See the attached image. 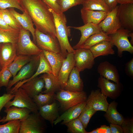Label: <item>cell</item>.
Listing matches in <instances>:
<instances>
[{"label":"cell","mask_w":133,"mask_h":133,"mask_svg":"<svg viewBox=\"0 0 133 133\" xmlns=\"http://www.w3.org/2000/svg\"><path fill=\"white\" fill-rule=\"evenodd\" d=\"M40 54L33 56L30 61L19 71L13 79L10 80L7 90L8 91L12 86L18 82L30 78L37 68L39 62Z\"/></svg>","instance_id":"8"},{"label":"cell","mask_w":133,"mask_h":133,"mask_svg":"<svg viewBox=\"0 0 133 133\" xmlns=\"http://www.w3.org/2000/svg\"><path fill=\"white\" fill-rule=\"evenodd\" d=\"M131 32L127 29L121 28L115 33L109 35L113 45L117 48L118 56L119 57H122L123 51L133 53V46L128 39Z\"/></svg>","instance_id":"7"},{"label":"cell","mask_w":133,"mask_h":133,"mask_svg":"<svg viewBox=\"0 0 133 133\" xmlns=\"http://www.w3.org/2000/svg\"><path fill=\"white\" fill-rule=\"evenodd\" d=\"M86 104L85 101L69 108L65 111V112L61 116L58 117L54 121V124L56 125L62 121L61 124L65 125L70 121L78 117Z\"/></svg>","instance_id":"18"},{"label":"cell","mask_w":133,"mask_h":133,"mask_svg":"<svg viewBox=\"0 0 133 133\" xmlns=\"http://www.w3.org/2000/svg\"><path fill=\"white\" fill-rule=\"evenodd\" d=\"M86 93L83 91L72 92L61 89L55 95V100L59 102L61 109L65 111L69 108L85 101L87 98Z\"/></svg>","instance_id":"3"},{"label":"cell","mask_w":133,"mask_h":133,"mask_svg":"<svg viewBox=\"0 0 133 133\" xmlns=\"http://www.w3.org/2000/svg\"><path fill=\"white\" fill-rule=\"evenodd\" d=\"M87 133H98V132L97 129H96L91 132H87Z\"/></svg>","instance_id":"53"},{"label":"cell","mask_w":133,"mask_h":133,"mask_svg":"<svg viewBox=\"0 0 133 133\" xmlns=\"http://www.w3.org/2000/svg\"><path fill=\"white\" fill-rule=\"evenodd\" d=\"M104 41H111V37L109 35L102 31L90 36L80 48L89 49L95 44Z\"/></svg>","instance_id":"33"},{"label":"cell","mask_w":133,"mask_h":133,"mask_svg":"<svg viewBox=\"0 0 133 133\" xmlns=\"http://www.w3.org/2000/svg\"><path fill=\"white\" fill-rule=\"evenodd\" d=\"M44 73H52L51 67L43 52L40 54V61L36 71L30 78L26 80L28 81L39 75Z\"/></svg>","instance_id":"34"},{"label":"cell","mask_w":133,"mask_h":133,"mask_svg":"<svg viewBox=\"0 0 133 133\" xmlns=\"http://www.w3.org/2000/svg\"><path fill=\"white\" fill-rule=\"evenodd\" d=\"M74 55L75 66L80 72L86 69L92 68L95 63V58L89 49L79 48L75 49Z\"/></svg>","instance_id":"10"},{"label":"cell","mask_w":133,"mask_h":133,"mask_svg":"<svg viewBox=\"0 0 133 133\" xmlns=\"http://www.w3.org/2000/svg\"><path fill=\"white\" fill-rule=\"evenodd\" d=\"M82 5V8L85 9L107 13L110 11L104 0H84Z\"/></svg>","instance_id":"32"},{"label":"cell","mask_w":133,"mask_h":133,"mask_svg":"<svg viewBox=\"0 0 133 133\" xmlns=\"http://www.w3.org/2000/svg\"><path fill=\"white\" fill-rule=\"evenodd\" d=\"M42 52L31 40L30 32L21 26L17 44V55L32 56L39 55Z\"/></svg>","instance_id":"4"},{"label":"cell","mask_w":133,"mask_h":133,"mask_svg":"<svg viewBox=\"0 0 133 133\" xmlns=\"http://www.w3.org/2000/svg\"><path fill=\"white\" fill-rule=\"evenodd\" d=\"M118 5L108 12L104 18L98 25L101 31L108 35L112 34L121 28L117 15Z\"/></svg>","instance_id":"11"},{"label":"cell","mask_w":133,"mask_h":133,"mask_svg":"<svg viewBox=\"0 0 133 133\" xmlns=\"http://www.w3.org/2000/svg\"><path fill=\"white\" fill-rule=\"evenodd\" d=\"M82 19L84 24L92 23L98 25L106 16L107 12L101 11L89 10L81 9Z\"/></svg>","instance_id":"24"},{"label":"cell","mask_w":133,"mask_h":133,"mask_svg":"<svg viewBox=\"0 0 133 133\" xmlns=\"http://www.w3.org/2000/svg\"><path fill=\"white\" fill-rule=\"evenodd\" d=\"M110 127L111 133H123L122 129L120 125L110 123Z\"/></svg>","instance_id":"46"},{"label":"cell","mask_w":133,"mask_h":133,"mask_svg":"<svg viewBox=\"0 0 133 133\" xmlns=\"http://www.w3.org/2000/svg\"><path fill=\"white\" fill-rule=\"evenodd\" d=\"M75 65L74 53H68L63 60L58 75L61 89H63L65 86L69 75Z\"/></svg>","instance_id":"14"},{"label":"cell","mask_w":133,"mask_h":133,"mask_svg":"<svg viewBox=\"0 0 133 133\" xmlns=\"http://www.w3.org/2000/svg\"><path fill=\"white\" fill-rule=\"evenodd\" d=\"M126 73L131 76H133V58L128 62L126 65Z\"/></svg>","instance_id":"47"},{"label":"cell","mask_w":133,"mask_h":133,"mask_svg":"<svg viewBox=\"0 0 133 133\" xmlns=\"http://www.w3.org/2000/svg\"><path fill=\"white\" fill-rule=\"evenodd\" d=\"M97 111L91 106L86 104L78 117L85 129L87 128L91 117Z\"/></svg>","instance_id":"39"},{"label":"cell","mask_w":133,"mask_h":133,"mask_svg":"<svg viewBox=\"0 0 133 133\" xmlns=\"http://www.w3.org/2000/svg\"><path fill=\"white\" fill-rule=\"evenodd\" d=\"M14 96L15 95L14 94L7 93H5L0 96V120L2 119L0 115L2 109L8 101L13 99Z\"/></svg>","instance_id":"45"},{"label":"cell","mask_w":133,"mask_h":133,"mask_svg":"<svg viewBox=\"0 0 133 133\" xmlns=\"http://www.w3.org/2000/svg\"><path fill=\"white\" fill-rule=\"evenodd\" d=\"M52 68V74L58 78V73L65 59L61 53L42 50Z\"/></svg>","instance_id":"26"},{"label":"cell","mask_w":133,"mask_h":133,"mask_svg":"<svg viewBox=\"0 0 133 133\" xmlns=\"http://www.w3.org/2000/svg\"><path fill=\"white\" fill-rule=\"evenodd\" d=\"M107 98L99 89L91 92L86 102V104L90 106L97 111L105 112L109 104Z\"/></svg>","instance_id":"16"},{"label":"cell","mask_w":133,"mask_h":133,"mask_svg":"<svg viewBox=\"0 0 133 133\" xmlns=\"http://www.w3.org/2000/svg\"><path fill=\"white\" fill-rule=\"evenodd\" d=\"M9 9L21 26L31 33L33 41L34 43H36L35 35V29L34 27L33 22L29 16L25 11L22 14L18 13L14 8H10Z\"/></svg>","instance_id":"22"},{"label":"cell","mask_w":133,"mask_h":133,"mask_svg":"<svg viewBox=\"0 0 133 133\" xmlns=\"http://www.w3.org/2000/svg\"><path fill=\"white\" fill-rule=\"evenodd\" d=\"M17 44L8 43L0 44V66L7 67L17 56Z\"/></svg>","instance_id":"15"},{"label":"cell","mask_w":133,"mask_h":133,"mask_svg":"<svg viewBox=\"0 0 133 133\" xmlns=\"http://www.w3.org/2000/svg\"><path fill=\"white\" fill-rule=\"evenodd\" d=\"M2 69V68L0 66V71Z\"/></svg>","instance_id":"55"},{"label":"cell","mask_w":133,"mask_h":133,"mask_svg":"<svg viewBox=\"0 0 133 133\" xmlns=\"http://www.w3.org/2000/svg\"><path fill=\"white\" fill-rule=\"evenodd\" d=\"M44 86L43 79L40 77L37 76L23 83L20 87L33 99L35 96L42 93Z\"/></svg>","instance_id":"20"},{"label":"cell","mask_w":133,"mask_h":133,"mask_svg":"<svg viewBox=\"0 0 133 133\" xmlns=\"http://www.w3.org/2000/svg\"><path fill=\"white\" fill-rule=\"evenodd\" d=\"M0 14L9 26L13 28L20 30L21 26L9 9L0 10Z\"/></svg>","instance_id":"37"},{"label":"cell","mask_w":133,"mask_h":133,"mask_svg":"<svg viewBox=\"0 0 133 133\" xmlns=\"http://www.w3.org/2000/svg\"><path fill=\"white\" fill-rule=\"evenodd\" d=\"M59 105L54 101L51 104L39 107V113L44 119L49 121L53 126L54 121L59 116Z\"/></svg>","instance_id":"23"},{"label":"cell","mask_w":133,"mask_h":133,"mask_svg":"<svg viewBox=\"0 0 133 133\" xmlns=\"http://www.w3.org/2000/svg\"><path fill=\"white\" fill-rule=\"evenodd\" d=\"M55 93L50 92L44 94L40 93L35 96L32 99L39 108L53 102L55 100Z\"/></svg>","instance_id":"35"},{"label":"cell","mask_w":133,"mask_h":133,"mask_svg":"<svg viewBox=\"0 0 133 133\" xmlns=\"http://www.w3.org/2000/svg\"><path fill=\"white\" fill-rule=\"evenodd\" d=\"M20 30L13 28L5 30L0 28V44L10 43L17 44Z\"/></svg>","instance_id":"31"},{"label":"cell","mask_w":133,"mask_h":133,"mask_svg":"<svg viewBox=\"0 0 133 133\" xmlns=\"http://www.w3.org/2000/svg\"><path fill=\"white\" fill-rule=\"evenodd\" d=\"M129 37H131V39L130 42L132 45L133 44V32H131L129 34Z\"/></svg>","instance_id":"52"},{"label":"cell","mask_w":133,"mask_h":133,"mask_svg":"<svg viewBox=\"0 0 133 133\" xmlns=\"http://www.w3.org/2000/svg\"><path fill=\"white\" fill-rule=\"evenodd\" d=\"M15 96L12 101L10 100L4 107L7 108L12 106L25 108L29 109L32 113L38 112L39 108L21 87L16 90L13 94Z\"/></svg>","instance_id":"6"},{"label":"cell","mask_w":133,"mask_h":133,"mask_svg":"<svg viewBox=\"0 0 133 133\" xmlns=\"http://www.w3.org/2000/svg\"><path fill=\"white\" fill-rule=\"evenodd\" d=\"M98 73L100 76L105 78L118 83L120 78L116 67L107 61L100 63L97 68Z\"/></svg>","instance_id":"19"},{"label":"cell","mask_w":133,"mask_h":133,"mask_svg":"<svg viewBox=\"0 0 133 133\" xmlns=\"http://www.w3.org/2000/svg\"><path fill=\"white\" fill-rule=\"evenodd\" d=\"M68 132L71 133H87L83 125L78 117L65 124Z\"/></svg>","instance_id":"38"},{"label":"cell","mask_w":133,"mask_h":133,"mask_svg":"<svg viewBox=\"0 0 133 133\" xmlns=\"http://www.w3.org/2000/svg\"><path fill=\"white\" fill-rule=\"evenodd\" d=\"M124 133H133V118H124L121 125Z\"/></svg>","instance_id":"43"},{"label":"cell","mask_w":133,"mask_h":133,"mask_svg":"<svg viewBox=\"0 0 133 133\" xmlns=\"http://www.w3.org/2000/svg\"><path fill=\"white\" fill-rule=\"evenodd\" d=\"M98 86L104 95L113 100L119 96L122 89V84L120 83H116L111 82L101 76L98 79Z\"/></svg>","instance_id":"12"},{"label":"cell","mask_w":133,"mask_h":133,"mask_svg":"<svg viewBox=\"0 0 133 133\" xmlns=\"http://www.w3.org/2000/svg\"><path fill=\"white\" fill-rule=\"evenodd\" d=\"M98 133H111L110 127L105 125H102L96 129Z\"/></svg>","instance_id":"49"},{"label":"cell","mask_w":133,"mask_h":133,"mask_svg":"<svg viewBox=\"0 0 133 133\" xmlns=\"http://www.w3.org/2000/svg\"><path fill=\"white\" fill-rule=\"evenodd\" d=\"M5 116H4L0 120V122H2L3 120L5 119Z\"/></svg>","instance_id":"54"},{"label":"cell","mask_w":133,"mask_h":133,"mask_svg":"<svg viewBox=\"0 0 133 133\" xmlns=\"http://www.w3.org/2000/svg\"><path fill=\"white\" fill-rule=\"evenodd\" d=\"M54 17L56 37L60 45L61 54L65 58L68 53H74L75 50L71 45L68 37L71 36L70 29L66 26L65 15L57 14L50 8Z\"/></svg>","instance_id":"2"},{"label":"cell","mask_w":133,"mask_h":133,"mask_svg":"<svg viewBox=\"0 0 133 133\" xmlns=\"http://www.w3.org/2000/svg\"></svg>","instance_id":"56"},{"label":"cell","mask_w":133,"mask_h":133,"mask_svg":"<svg viewBox=\"0 0 133 133\" xmlns=\"http://www.w3.org/2000/svg\"><path fill=\"white\" fill-rule=\"evenodd\" d=\"M20 126V120L8 121L6 124L0 125V133H19Z\"/></svg>","instance_id":"36"},{"label":"cell","mask_w":133,"mask_h":133,"mask_svg":"<svg viewBox=\"0 0 133 133\" xmlns=\"http://www.w3.org/2000/svg\"><path fill=\"white\" fill-rule=\"evenodd\" d=\"M113 46L111 41H104L95 44L89 49L95 58L100 56L115 54V51L113 49Z\"/></svg>","instance_id":"28"},{"label":"cell","mask_w":133,"mask_h":133,"mask_svg":"<svg viewBox=\"0 0 133 133\" xmlns=\"http://www.w3.org/2000/svg\"><path fill=\"white\" fill-rule=\"evenodd\" d=\"M31 19L36 29L56 38L54 18L50 8L42 0H18Z\"/></svg>","instance_id":"1"},{"label":"cell","mask_w":133,"mask_h":133,"mask_svg":"<svg viewBox=\"0 0 133 133\" xmlns=\"http://www.w3.org/2000/svg\"><path fill=\"white\" fill-rule=\"evenodd\" d=\"M117 15L121 27L133 31V3L118 5Z\"/></svg>","instance_id":"13"},{"label":"cell","mask_w":133,"mask_h":133,"mask_svg":"<svg viewBox=\"0 0 133 133\" xmlns=\"http://www.w3.org/2000/svg\"><path fill=\"white\" fill-rule=\"evenodd\" d=\"M117 103L115 101L109 104L104 116L110 123L121 125L124 118L117 110Z\"/></svg>","instance_id":"27"},{"label":"cell","mask_w":133,"mask_h":133,"mask_svg":"<svg viewBox=\"0 0 133 133\" xmlns=\"http://www.w3.org/2000/svg\"><path fill=\"white\" fill-rule=\"evenodd\" d=\"M84 0H57L61 12L63 13L70 8L82 4Z\"/></svg>","instance_id":"40"},{"label":"cell","mask_w":133,"mask_h":133,"mask_svg":"<svg viewBox=\"0 0 133 133\" xmlns=\"http://www.w3.org/2000/svg\"><path fill=\"white\" fill-rule=\"evenodd\" d=\"M43 119L37 113L30 114L26 117L20 120L19 133H43L45 130Z\"/></svg>","instance_id":"5"},{"label":"cell","mask_w":133,"mask_h":133,"mask_svg":"<svg viewBox=\"0 0 133 133\" xmlns=\"http://www.w3.org/2000/svg\"><path fill=\"white\" fill-rule=\"evenodd\" d=\"M0 28L4 30H7L13 28L9 26L5 22L0 14Z\"/></svg>","instance_id":"50"},{"label":"cell","mask_w":133,"mask_h":133,"mask_svg":"<svg viewBox=\"0 0 133 133\" xmlns=\"http://www.w3.org/2000/svg\"><path fill=\"white\" fill-rule=\"evenodd\" d=\"M35 39L37 46L42 50L61 54L59 44L56 38L44 33L35 29Z\"/></svg>","instance_id":"9"},{"label":"cell","mask_w":133,"mask_h":133,"mask_svg":"<svg viewBox=\"0 0 133 133\" xmlns=\"http://www.w3.org/2000/svg\"><path fill=\"white\" fill-rule=\"evenodd\" d=\"M11 8L17 9L22 12H24L18 0H0V10Z\"/></svg>","instance_id":"42"},{"label":"cell","mask_w":133,"mask_h":133,"mask_svg":"<svg viewBox=\"0 0 133 133\" xmlns=\"http://www.w3.org/2000/svg\"><path fill=\"white\" fill-rule=\"evenodd\" d=\"M118 3L120 4L133 3V0H118Z\"/></svg>","instance_id":"51"},{"label":"cell","mask_w":133,"mask_h":133,"mask_svg":"<svg viewBox=\"0 0 133 133\" xmlns=\"http://www.w3.org/2000/svg\"><path fill=\"white\" fill-rule=\"evenodd\" d=\"M80 72L75 66L73 67L63 89L74 92L83 91V83L81 78Z\"/></svg>","instance_id":"21"},{"label":"cell","mask_w":133,"mask_h":133,"mask_svg":"<svg viewBox=\"0 0 133 133\" xmlns=\"http://www.w3.org/2000/svg\"><path fill=\"white\" fill-rule=\"evenodd\" d=\"M110 11L114 9L117 5L118 0H104Z\"/></svg>","instance_id":"48"},{"label":"cell","mask_w":133,"mask_h":133,"mask_svg":"<svg viewBox=\"0 0 133 133\" xmlns=\"http://www.w3.org/2000/svg\"><path fill=\"white\" fill-rule=\"evenodd\" d=\"M44 80L45 90L42 93L55 92L61 89L58 78L52 73H44L40 77Z\"/></svg>","instance_id":"29"},{"label":"cell","mask_w":133,"mask_h":133,"mask_svg":"<svg viewBox=\"0 0 133 133\" xmlns=\"http://www.w3.org/2000/svg\"><path fill=\"white\" fill-rule=\"evenodd\" d=\"M32 56H17L13 62L7 66L11 73L13 77L16 75L22 67L30 61Z\"/></svg>","instance_id":"30"},{"label":"cell","mask_w":133,"mask_h":133,"mask_svg":"<svg viewBox=\"0 0 133 133\" xmlns=\"http://www.w3.org/2000/svg\"><path fill=\"white\" fill-rule=\"evenodd\" d=\"M4 112L6 113V116L2 122L3 123L10 120L23 119L32 112L28 108L14 106H12L5 109Z\"/></svg>","instance_id":"25"},{"label":"cell","mask_w":133,"mask_h":133,"mask_svg":"<svg viewBox=\"0 0 133 133\" xmlns=\"http://www.w3.org/2000/svg\"><path fill=\"white\" fill-rule=\"evenodd\" d=\"M68 27L79 30L81 33V36L79 41L73 47L75 50L80 48L91 35L102 31L98 25L92 23L84 24L80 26Z\"/></svg>","instance_id":"17"},{"label":"cell","mask_w":133,"mask_h":133,"mask_svg":"<svg viewBox=\"0 0 133 133\" xmlns=\"http://www.w3.org/2000/svg\"><path fill=\"white\" fill-rule=\"evenodd\" d=\"M12 77V75L7 67L2 69L0 71V90L2 87H7L10 79Z\"/></svg>","instance_id":"41"},{"label":"cell","mask_w":133,"mask_h":133,"mask_svg":"<svg viewBox=\"0 0 133 133\" xmlns=\"http://www.w3.org/2000/svg\"><path fill=\"white\" fill-rule=\"evenodd\" d=\"M46 5L55 13L62 14L60 7L58 3L57 0H42Z\"/></svg>","instance_id":"44"}]
</instances>
